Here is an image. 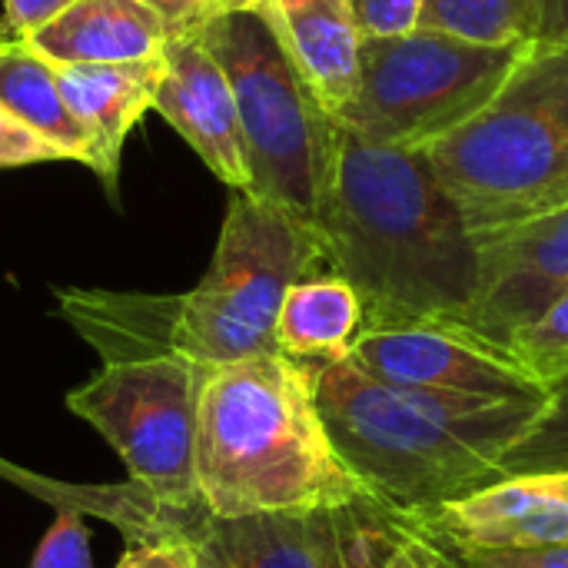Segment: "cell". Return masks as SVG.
I'll return each mask as SVG.
<instances>
[{
  "instance_id": "11",
  "label": "cell",
  "mask_w": 568,
  "mask_h": 568,
  "mask_svg": "<svg viewBox=\"0 0 568 568\" xmlns=\"http://www.w3.org/2000/svg\"><path fill=\"white\" fill-rule=\"evenodd\" d=\"M479 286L459 326L509 349L513 336L536 323L568 293V206L559 213L476 236Z\"/></svg>"
},
{
  "instance_id": "8",
  "label": "cell",
  "mask_w": 568,
  "mask_h": 568,
  "mask_svg": "<svg viewBox=\"0 0 568 568\" xmlns=\"http://www.w3.org/2000/svg\"><path fill=\"white\" fill-rule=\"evenodd\" d=\"M206 376V366L176 353L113 356L67 396L70 413L116 449L156 516L200 509L196 433Z\"/></svg>"
},
{
  "instance_id": "9",
  "label": "cell",
  "mask_w": 568,
  "mask_h": 568,
  "mask_svg": "<svg viewBox=\"0 0 568 568\" xmlns=\"http://www.w3.org/2000/svg\"><path fill=\"white\" fill-rule=\"evenodd\" d=\"M413 523L376 499L339 509L216 519L203 506L163 516L153 536H183L200 568H373L386 566Z\"/></svg>"
},
{
  "instance_id": "16",
  "label": "cell",
  "mask_w": 568,
  "mask_h": 568,
  "mask_svg": "<svg viewBox=\"0 0 568 568\" xmlns=\"http://www.w3.org/2000/svg\"><path fill=\"white\" fill-rule=\"evenodd\" d=\"M173 33L136 0H77L27 43L50 63H136L166 50Z\"/></svg>"
},
{
  "instance_id": "12",
  "label": "cell",
  "mask_w": 568,
  "mask_h": 568,
  "mask_svg": "<svg viewBox=\"0 0 568 568\" xmlns=\"http://www.w3.org/2000/svg\"><path fill=\"white\" fill-rule=\"evenodd\" d=\"M416 526L449 549L568 546V473L499 479Z\"/></svg>"
},
{
  "instance_id": "21",
  "label": "cell",
  "mask_w": 568,
  "mask_h": 568,
  "mask_svg": "<svg viewBox=\"0 0 568 568\" xmlns=\"http://www.w3.org/2000/svg\"><path fill=\"white\" fill-rule=\"evenodd\" d=\"M509 353L542 389H552L568 379V293L559 296L536 323L513 336Z\"/></svg>"
},
{
  "instance_id": "29",
  "label": "cell",
  "mask_w": 568,
  "mask_h": 568,
  "mask_svg": "<svg viewBox=\"0 0 568 568\" xmlns=\"http://www.w3.org/2000/svg\"><path fill=\"white\" fill-rule=\"evenodd\" d=\"M136 3L153 10L173 37L176 33H193L210 20L206 0H136Z\"/></svg>"
},
{
  "instance_id": "30",
  "label": "cell",
  "mask_w": 568,
  "mask_h": 568,
  "mask_svg": "<svg viewBox=\"0 0 568 568\" xmlns=\"http://www.w3.org/2000/svg\"><path fill=\"white\" fill-rule=\"evenodd\" d=\"M539 40L568 47V0H539Z\"/></svg>"
},
{
  "instance_id": "23",
  "label": "cell",
  "mask_w": 568,
  "mask_h": 568,
  "mask_svg": "<svg viewBox=\"0 0 568 568\" xmlns=\"http://www.w3.org/2000/svg\"><path fill=\"white\" fill-rule=\"evenodd\" d=\"M349 10L366 40L403 37L419 27L423 0H349Z\"/></svg>"
},
{
  "instance_id": "24",
  "label": "cell",
  "mask_w": 568,
  "mask_h": 568,
  "mask_svg": "<svg viewBox=\"0 0 568 568\" xmlns=\"http://www.w3.org/2000/svg\"><path fill=\"white\" fill-rule=\"evenodd\" d=\"M47 160H63V156L43 136H37L23 120H17L10 110L0 106V166H27Z\"/></svg>"
},
{
  "instance_id": "2",
  "label": "cell",
  "mask_w": 568,
  "mask_h": 568,
  "mask_svg": "<svg viewBox=\"0 0 568 568\" xmlns=\"http://www.w3.org/2000/svg\"><path fill=\"white\" fill-rule=\"evenodd\" d=\"M316 409L363 493L409 523L499 479L506 449L546 403H489L379 383L349 359L306 363Z\"/></svg>"
},
{
  "instance_id": "22",
  "label": "cell",
  "mask_w": 568,
  "mask_h": 568,
  "mask_svg": "<svg viewBox=\"0 0 568 568\" xmlns=\"http://www.w3.org/2000/svg\"><path fill=\"white\" fill-rule=\"evenodd\" d=\"M30 568H93L90 532L83 526L80 509H60L57 523L47 529Z\"/></svg>"
},
{
  "instance_id": "4",
  "label": "cell",
  "mask_w": 568,
  "mask_h": 568,
  "mask_svg": "<svg viewBox=\"0 0 568 568\" xmlns=\"http://www.w3.org/2000/svg\"><path fill=\"white\" fill-rule=\"evenodd\" d=\"M473 236L568 206V47L532 40L473 120L423 146Z\"/></svg>"
},
{
  "instance_id": "32",
  "label": "cell",
  "mask_w": 568,
  "mask_h": 568,
  "mask_svg": "<svg viewBox=\"0 0 568 568\" xmlns=\"http://www.w3.org/2000/svg\"><path fill=\"white\" fill-rule=\"evenodd\" d=\"M373 568H386V566H373Z\"/></svg>"
},
{
  "instance_id": "25",
  "label": "cell",
  "mask_w": 568,
  "mask_h": 568,
  "mask_svg": "<svg viewBox=\"0 0 568 568\" xmlns=\"http://www.w3.org/2000/svg\"><path fill=\"white\" fill-rule=\"evenodd\" d=\"M466 568H568V546L546 549H453Z\"/></svg>"
},
{
  "instance_id": "31",
  "label": "cell",
  "mask_w": 568,
  "mask_h": 568,
  "mask_svg": "<svg viewBox=\"0 0 568 568\" xmlns=\"http://www.w3.org/2000/svg\"><path fill=\"white\" fill-rule=\"evenodd\" d=\"M256 3L260 0H206V10H210V17H220V13H230V10H250Z\"/></svg>"
},
{
  "instance_id": "27",
  "label": "cell",
  "mask_w": 568,
  "mask_h": 568,
  "mask_svg": "<svg viewBox=\"0 0 568 568\" xmlns=\"http://www.w3.org/2000/svg\"><path fill=\"white\" fill-rule=\"evenodd\" d=\"M77 0H3L0 13V40H27L33 30L70 10Z\"/></svg>"
},
{
  "instance_id": "7",
  "label": "cell",
  "mask_w": 568,
  "mask_h": 568,
  "mask_svg": "<svg viewBox=\"0 0 568 568\" xmlns=\"http://www.w3.org/2000/svg\"><path fill=\"white\" fill-rule=\"evenodd\" d=\"M529 43H476L443 30L363 37L359 83L336 123L386 143L423 150L473 120L506 87Z\"/></svg>"
},
{
  "instance_id": "26",
  "label": "cell",
  "mask_w": 568,
  "mask_h": 568,
  "mask_svg": "<svg viewBox=\"0 0 568 568\" xmlns=\"http://www.w3.org/2000/svg\"><path fill=\"white\" fill-rule=\"evenodd\" d=\"M116 568H200L196 549L173 532L150 536L140 546H130Z\"/></svg>"
},
{
  "instance_id": "13",
  "label": "cell",
  "mask_w": 568,
  "mask_h": 568,
  "mask_svg": "<svg viewBox=\"0 0 568 568\" xmlns=\"http://www.w3.org/2000/svg\"><path fill=\"white\" fill-rule=\"evenodd\" d=\"M166 70L153 97V110L196 150L206 170L233 193H250L243 136L230 83L203 47L200 33H176L163 50Z\"/></svg>"
},
{
  "instance_id": "10",
  "label": "cell",
  "mask_w": 568,
  "mask_h": 568,
  "mask_svg": "<svg viewBox=\"0 0 568 568\" xmlns=\"http://www.w3.org/2000/svg\"><path fill=\"white\" fill-rule=\"evenodd\" d=\"M346 359L379 383L419 393L489 403H542L549 396L509 349L459 323L363 329Z\"/></svg>"
},
{
  "instance_id": "18",
  "label": "cell",
  "mask_w": 568,
  "mask_h": 568,
  "mask_svg": "<svg viewBox=\"0 0 568 568\" xmlns=\"http://www.w3.org/2000/svg\"><path fill=\"white\" fill-rule=\"evenodd\" d=\"M0 106L43 136L63 160L90 166V136L67 110L53 63L43 60L27 40H0Z\"/></svg>"
},
{
  "instance_id": "19",
  "label": "cell",
  "mask_w": 568,
  "mask_h": 568,
  "mask_svg": "<svg viewBox=\"0 0 568 568\" xmlns=\"http://www.w3.org/2000/svg\"><path fill=\"white\" fill-rule=\"evenodd\" d=\"M423 30H443L476 43L539 40V0H423Z\"/></svg>"
},
{
  "instance_id": "3",
  "label": "cell",
  "mask_w": 568,
  "mask_h": 568,
  "mask_svg": "<svg viewBox=\"0 0 568 568\" xmlns=\"http://www.w3.org/2000/svg\"><path fill=\"white\" fill-rule=\"evenodd\" d=\"M196 493L216 519L369 499L329 443L310 366L283 353L210 369L200 393Z\"/></svg>"
},
{
  "instance_id": "14",
  "label": "cell",
  "mask_w": 568,
  "mask_h": 568,
  "mask_svg": "<svg viewBox=\"0 0 568 568\" xmlns=\"http://www.w3.org/2000/svg\"><path fill=\"white\" fill-rule=\"evenodd\" d=\"M163 70V53L136 63H53V77L67 100V110L90 136V170L110 190H116L120 153L133 123L146 110H153Z\"/></svg>"
},
{
  "instance_id": "6",
  "label": "cell",
  "mask_w": 568,
  "mask_h": 568,
  "mask_svg": "<svg viewBox=\"0 0 568 568\" xmlns=\"http://www.w3.org/2000/svg\"><path fill=\"white\" fill-rule=\"evenodd\" d=\"M323 266L326 250L316 226L266 200L233 193L206 276L176 296L170 353L206 369L280 353V306L290 286Z\"/></svg>"
},
{
  "instance_id": "20",
  "label": "cell",
  "mask_w": 568,
  "mask_h": 568,
  "mask_svg": "<svg viewBox=\"0 0 568 568\" xmlns=\"http://www.w3.org/2000/svg\"><path fill=\"white\" fill-rule=\"evenodd\" d=\"M503 476L568 473V379L549 389L546 403L526 426V433L506 449L499 463Z\"/></svg>"
},
{
  "instance_id": "5",
  "label": "cell",
  "mask_w": 568,
  "mask_h": 568,
  "mask_svg": "<svg viewBox=\"0 0 568 568\" xmlns=\"http://www.w3.org/2000/svg\"><path fill=\"white\" fill-rule=\"evenodd\" d=\"M196 33L236 103L250 196L316 226L333 170L336 120L296 73L260 7L210 17Z\"/></svg>"
},
{
  "instance_id": "17",
  "label": "cell",
  "mask_w": 568,
  "mask_h": 568,
  "mask_svg": "<svg viewBox=\"0 0 568 568\" xmlns=\"http://www.w3.org/2000/svg\"><path fill=\"white\" fill-rule=\"evenodd\" d=\"M363 333V303L336 273H316L290 286L276 316V349L296 363L346 359Z\"/></svg>"
},
{
  "instance_id": "15",
  "label": "cell",
  "mask_w": 568,
  "mask_h": 568,
  "mask_svg": "<svg viewBox=\"0 0 568 568\" xmlns=\"http://www.w3.org/2000/svg\"><path fill=\"white\" fill-rule=\"evenodd\" d=\"M256 7L320 106L339 120L356 93L363 63V33L349 0H260Z\"/></svg>"
},
{
  "instance_id": "1",
  "label": "cell",
  "mask_w": 568,
  "mask_h": 568,
  "mask_svg": "<svg viewBox=\"0 0 568 568\" xmlns=\"http://www.w3.org/2000/svg\"><path fill=\"white\" fill-rule=\"evenodd\" d=\"M316 230L326 270L363 303V329L463 323L476 300V236L423 150L373 143L336 123Z\"/></svg>"
},
{
  "instance_id": "28",
  "label": "cell",
  "mask_w": 568,
  "mask_h": 568,
  "mask_svg": "<svg viewBox=\"0 0 568 568\" xmlns=\"http://www.w3.org/2000/svg\"><path fill=\"white\" fill-rule=\"evenodd\" d=\"M386 568H466L463 559L439 539H433L429 532H423L416 523L413 529L403 536V542L396 546V552L389 556Z\"/></svg>"
}]
</instances>
